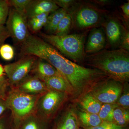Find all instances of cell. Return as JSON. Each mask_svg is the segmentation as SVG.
I'll use <instances>...</instances> for the list:
<instances>
[{
	"label": "cell",
	"instance_id": "1",
	"mask_svg": "<svg viewBox=\"0 0 129 129\" xmlns=\"http://www.w3.org/2000/svg\"><path fill=\"white\" fill-rule=\"evenodd\" d=\"M21 53L23 56H35L51 64L69 83L75 96H80L97 83L109 78L99 70L85 68L72 62L35 35H30L24 42Z\"/></svg>",
	"mask_w": 129,
	"mask_h": 129
},
{
	"label": "cell",
	"instance_id": "2",
	"mask_svg": "<svg viewBox=\"0 0 129 129\" xmlns=\"http://www.w3.org/2000/svg\"><path fill=\"white\" fill-rule=\"evenodd\" d=\"M85 62L88 65L104 72L110 78L123 84L128 82L129 51L124 49L104 50L86 55Z\"/></svg>",
	"mask_w": 129,
	"mask_h": 129
},
{
	"label": "cell",
	"instance_id": "3",
	"mask_svg": "<svg viewBox=\"0 0 129 129\" xmlns=\"http://www.w3.org/2000/svg\"><path fill=\"white\" fill-rule=\"evenodd\" d=\"M88 32L87 30L81 34L59 36L41 33L39 37L55 47L63 56L75 62H84L86 54L85 43Z\"/></svg>",
	"mask_w": 129,
	"mask_h": 129
},
{
	"label": "cell",
	"instance_id": "4",
	"mask_svg": "<svg viewBox=\"0 0 129 129\" xmlns=\"http://www.w3.org/2000/svg\"><path fill=\"white\" fill-rule=\"evenodd\" d=\"M41 95H30L16 88L10 89L5 101L8 109L11 113L14 124H18L25 118L36 113L37 104Z\"/></svg>",
	"mask_w": 129,
	"mask_h": 129
},
{
	"label": "cell",
	"instance_id": "5",
	"mask_svg": "<svg viewBox=\"0 0 129 129\" xmlns=\"http://www.w3.org/2000/svg\"><path fill=\"white\" fill-rule=\"evenodd\" d=\"M6 27L16 45L21 46L30 35L27 17L24 11L9 8Z\"/></svg>",
	"mask_w": 129,
	"mask_h": 129
},
{
	"label": "cell",
	"instance_id": "6",
	"mask_svg": "<svg viewBox=\"0 0 129 129\" xmlns=\"http://www.w3.org/2000/svg\"><path fill=\"white\" fill-rule=\"evenodd\" d=\"M69 95L64 92L48 90L40 96L36 113L44 121L48 120L61 108Z\"/></svg>",
	"mask_w": 129,
	"mask_h": 129
},
{
	"label": "cell",
	"instance_id": "7",
	"mask_svg": "<svg viewBox=\"0 0 129 129\" xmlns=\"http://www.w3.org/2000/svg\"><path fill=\"white\" fill-rule=\"evenodd\" d=\"M37 58L34 56H23L16 61L4 66L10 88H15L29 75Z\"/></svg>",
	"mask_w": 129,
	"mask_h": 129
},
{
	"label": "cell",
	"instance_id": "8",
	"mask_svg": "<svg viewBox=\"0 0 129 129\" xmlns=\"http://www.w3.org/2000/svg\"><path fill=\"white\" fill-rule=\"evenodd\" d=\"M123 84L108 78L93 86L90 92L102 104L116 103L123 90Z\"/></svg>",
	"mask_w": 129,
	"mask_h": 129
},
{
	"label": "cell",
	"instance_id": "9",
	"mask_svg": "<svg viewBox=\"0 0 129 129\" xmlns=\"http://www.w3.org/2000/svg\"><path fill=\"white\" fill-rule=\"evenodd\" d=\"M69 12L72 15V23L79 29H88L99 23L102 19L100 11L90 5H82L74 12Z\"/></svg>",
	"mask_w": 129,
	"mask_h": 129
},
{
	"label": "cell",
	"instance_id": "10",
	"mask_svg": "<svg viewBox=\"0 0 129 129\" xmlns=\"http://www.w3.org/2000/svg\"><path fill=\"white\" fill-rule=\"evenodd\" d=\"M14 88L32 95L42 94L49 90L44 81L34 75H29Z\"/></svg>",
	"mask_w": 129,
	"mask_h": 129
},
{
	"label": "cell",
	"instance_id": "11",
	"mask_svg": "<svg viewBox=\"0 0 129 129\" xmlns=\"http://www.w3.org/2000/svg\"><path fill=\"white\" fill-rule=\"evenodd\" d=\"M59 8L53 0H31L24 12L28 18L41 14H50Z\"/></svg>",
	"mask_w": 129,
	"mask_h": 129
},
{
	"label": "cell",
	"instance_id": "12",
	"mask_svg": "<svg viewBox=\"0 0 129 129\" xmlns=\"http://www.w3.org/2000/svg\"><path fill=\"white\" fill-rule=\"evenodd\" d=\"M106 43V37L103 29L94 28L90 32L85 46L86 54L90 55L102 50L105 47Z\"/></svg>",
	"mask_w": 129,
	"mask_h": 129
},
{
	"label": "cell",
	"instance_id": "13",
	"mask_svg": "<svg viewBox=\"0 0 129 129\" xmlns=\"http://www.w3.org/2000/svg\"><path fill=\"white\" fill-rule=\"evenodd\" d=\"M109 45L112 47L120 45L123 29L116 19H109L104 24Z\"/></svg>",
	"mask_w": 129,
	"mask_h": 129
},
{
	"label": "cell",
	"instance_id": "14",
	"mask_svg": "<svg viewBox=\"0 0 129 129\" xmlns=\"http://www.w3.org/2000/svg\"><path fill=\"white\" fill-rule=\"evenodd\" d=\"M49 90L64 92L74 95L73 90L68 82L61 74L43 80Z\"/></svg>",
	"mask_w": 129,
	"mask_h": 129
},
{
	"label": "cell",
	"instance_id": "15",
	"mask_svg": "<svg viewBox=\"0 0 129 129\" xmlns=\"http://www.w3.org/2000/svg\"><path fill=\"white\" fill-rule=\"evenodd\" d=\"M31 73L42 80L61 74L51 64L39 58H37Z\"/></svg>",
	"mask_w": 129,
	"mask_h": 129
},
{
	"label": "cell",
	"instance_id": "16",
	"mask_svg": "<svg viewBox=\"0 0 129 129\" xmlns=\"http://www.w3.org/2000/svg\"><path fill=\"white\" fill-rule=\"evenodd\" d=\"M77 114L73 108L67 109L58 122L55 129H79Z\"/></svg>",
	"mask_w": 129,
	"mask_h": 129
},
{
	"label": "cell",
	"instance_id": "17",
	"mask_svg": "<svg viewBox=\"0 0 129 129\" xmlns=\"http://www.w3.org/2000/svg\"><path fill=\"white\" fill-rule=\"evenodd\" d=\"M79 100L83 110L91 113L98 114L102 104L90 92H86L81 95Z\"/></svg>",
	"mask_w": 129,
	"mask_h": 129
},
{
	"label": "cell",
	"instance_id": "18",
	"mask_svg": "<svg viewBox=\"0 0 129 129\" xmlns=\"http://www.w3.org/2000/svg\"><path fill=\"white\" fill-rule=\"evenodd\" d=\"M67 11L59 8L49 14L44 28L48 34L54 35L61 19L67 13Z\"/></svg>",
	"mask_w": 129,
	"mask_h": 129
},
{
	"label": "cell",
	"instance_id": "19",
	"mask_svg": "<svg viewBox=\"0 0 129 129\" xmlns=\"http://www.w3.org/2000/svg\"><path fill=\"white\" fill-rule=\"evenodd\" d=\"M76 114L79 122H80L84 128L96 127L103 122L98 114L91 113L83 109L78 111Z\"/></svg>",
	"mask_w": 129,
	"mask_h": 129
},
{
	"label": "cell",
	"instance_id": "20",
	"mask_svg": "<svg viewBox=\"0 0 129 129\" xmlns=\"http://www.w3.org/2000/svg\"><path fill=\"white\" fill-rule=\"evenodd\" d=\"M44 122L35 113L25 118L18 124L15 125L18 129H45Z\"/></svg>",
	"mask_w": 129,
	"mask_h": 129
},
{
	"label": "cell",
	"instance_id": "21",
	"mask_svg": "<svg viewBox=\"0 0 129 129\" xmlns=\"http://www.w3.org/2000/svg\"><path fill=\"white\" fill-rule=\"evenodd\" d=\"M49 14V13H45L27 18L28 27L29 31L32 33H37L44 27Z\"/></svg>",
	"mask_w": 129,
	"mask_h": 129
},
{
	"label": "cell",
	"instance_id": "22",
	"mask_svg": "<svg viewBox=\"0 0 129 129\" xmlns=\"http://www.w3.org/2000/svg\"><path fill=\"white\" fill-rule=\"evenodd\" d=\"M129 121V109L119 106L114 109L113 113V123L119 126H126Z\"/></svg>",
	"mask_w": 129,
	"mask_h": 129
},
{
	"label": "cell",
	"instance_id": "23",
	"mask_svg": "<svg viewBox=\"0 0 129 129\" xmlns=\"http://www.w3.org/2000/svg\"><path fill=\"white\" fill-rule=\"evenodd\" d=\"M72 23V14L68 12L58 24L54 35L62 36L68 34Z\"/></svg>",
	"mask_w": 129,
	"mask_h": 129
},
{
	"label": "cell",
	"instance_id": "24",
	"mask_svg": "<svg viewBox=\"0 0 129 129\" xmlns=\"http://www.w3.org/2000/svg\"><path fill=\"white\" fill-rule=\"evenodd\" d=\"M118 106L116 103L102 104L98 114L102 122H113L114 110Z\"/></svg>",
	"mask_w": 129,
	"mask_h": 129
},
{
	"label": "cell",
	"instance_id": "25",
	"mask_svg": "<svg viewBox=\"0 0 129 129\" xmlns=\"http://www.w3.org/2000/svg\"><path fill=\"white\" fill-rule=\"evenodd\" d=\"M116 103L119 107L129 109V88L128 82L124 83L122 93Z\"/></svg>",
	"mask_w": 129,
	"mask_h": 129
},
{
	"label": "cell",
	"instance_id": "26",
	"mask_svg": "<svg viewBox=\"0 0 129 129\" xmlns=\"http://www.w3.org/2000/svg\"><path fill=\"white\" fill-rule=\"evenodd\" d=\"M14 48L11 45L4 44L0 48V56L6 61H10L14 57Z\"/></svg>",
	"mask_w": 129,
	"mask_h": 129
},
{
	"label": "cell",
	"instance_id": "27",
	"mask_svg": "<svg viewBox=\"0 0 129 129\" xmlns=\"http://www.w3.org/2000/svg\"><path fill=\"white\" fill-rule=\"evenodd\" d=\"M9 8L7 0H0V25L6 24Z\"/></svg>",
	"mask_w": 129,
	"mask_h": 129
},
{
	"label": "cell",
	"instance_id": "28",
	"mask_svg": "<svg viewBox=\"0 0 129 129\" xmlns=\"http://www.w3.org/2000/svg\"><path fill=\"white\" fill-rule=\"evenodd\" d=\"M31 0H7L9 7L24 11Z\"/></svg>",
	"mask_w": 129,
	"mask_h": 129
},
{
	"label": "cell",
	"instance_id": "29",
	"mask_svg": "<svg viewBox=\"0 0 129 129\" xmlns=\"http://www.w3.org/2000/svg\"><path fill=\"white\" fill-rule=\"evenodd\" d=\"M9 87V83L6 75L0 77V99L5 100Z\"/></svg>",
	"mask_w": 129,
	"mask_h": 129
},
{
	"label": "cell",
	"instance_id": "30",
	"mask_svg": "<svg viewBox=\"0 0 129 129\" xmlns=\"http://www.w3.org/2000/svg\"><path fill=\"white\" fill-rule=\"evenodd\" d=\"M84 129H126V126H121L113 122H103L96 127Z\"/></svg>",
	"mask_w": 129,
	"mask_h": 129
},
{
	"label": "cell",
	"instance_id": "31",
	"mask_svg": "<svg viewBox=\"0 0 129 129\" xmlns=\"http://www.w3.org/2000/svg\"><path fill=\"white\" fill-rule=\"evenodd\" d=\"M129 34L128 30H126L124 28L123 29L122 37L120 43V48L124 49L125 50L129 51Z\"/></svg>",
	"mask_w": 129,
	"mask_h": 129
},
{
	"label": "cell",
	"instance_id": "32",
	"mask_svg": "<svg viewBox=\"0 0 129 129\" xmlns=\"http://www.w3.org/2000/svg\"><path fill=\"white\" fill-rule=\"evenodd\" d=\"M59 7L68 11L70 7H72L75 1L72 0H53Z\"/></svg>",
	"mask_w": 129,
	"mask_h": 129
},
{
	"label": "cell",
	"instance_id": "33",
	"mask_svg": "<svg viewBox=\"0 0 129 129\" xmlns=\"http://www.w3.org/2000/svg\"><path fill=\"white\" fill-rule=\"evenodd\" d=\"M9 37H10V35L6 26L5 25H0V48Z\"/></svg>",
	"mask_w": 129,
	"mask_h": 129
},
{
	"label": "cell",
	"instance_id": "34",
	"mask_svg": "<svg viewBox=\"0 0 129 129\" xmlns=\"http://www.w3.org/2000/svg\"><path fill=\"white\" fill-rule=\"evenodd\" d=\"M9 120L6 114L0 117V129H9Z\"/></svg>",
	"mask_w": 129,
	"mask_h": 129
},
{
	"label": "cell",
	"instance_id": "35",
	"mask_svg": "<svg viewBox=\"0 0 129 129\" xmlns=\"http://www.w3.org/2000/svg\"><path fill=\"white\" fill-rule=\"evenodd\" d=\"M121 9L123 13L124 16L125 18L127 20H129V2L124 3L121 6Z\"/></svg>",
	"mask_w": 129,
	"mask_h": 129
},
{
	"label": "cell",
	"instance_id": "36",
	"mask_svg": "<svg viewBox=\"0 0 129 129\" xmlns=\"http://www.w3.org/2000/svg\"><path fill=\"white\" fill-rule=\"evenodd\" d=\"M8 110L5 100L0 99V117L5 114Z\"/></svg>",
	"mask_w": 129,
	"mask_h": 129
},
{
	"label": "cell",
	"instance_id": "37",
	"mask_svg": "<svg viewBox=\"0 0 129 129\" xmlns=\"http://www.w3.org/2000/svg\"><path fill=\"white\" fill-rule=\"evenodd\" d=\"M94 2L98 3L99 5H105L106 4H107L109 2L108 1H106V0H101V1H94Z\"/></svg>",
	"mask_w": 129,
	"mask_h": 129
},
{
	"label": "cell",
	"instance_id": "38",
	"mask_svg": "<svg viewBox=\"0 0 129 129\" xmlns=\"http://www.w3.org/2000/svg\"><path fill=\"white\" fill-rule=\"evenodd\" d=\"M5 75L4 67L0 64V77Z\"/></svg>",
	"mask_w": 129,
	"mask_h": 129
},
{
	"label": "cell",
	"instance_id": "39",
	"mask_svg": "<svg viewBox=\"0 0 129 129\" xmlns=\"http://www.w3.org/2000/svg\"><path fill=\"white\" fill-rule=\"evenodd\" d=\"M13 129H18L17 127V126L16 125H15V126H14V128Z\"/></svg>",
	"mask_w": 129,
	"mask_h": 129
}]
</instances>
